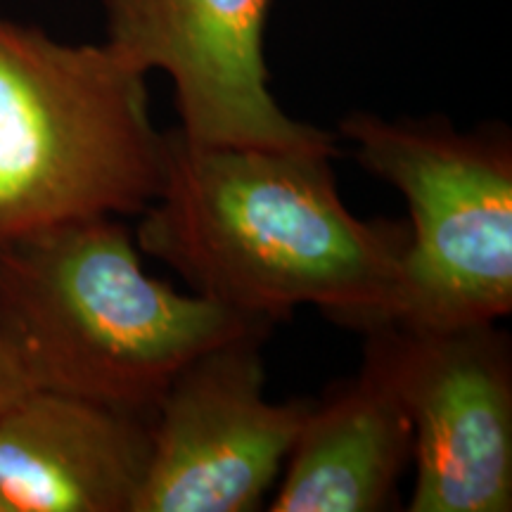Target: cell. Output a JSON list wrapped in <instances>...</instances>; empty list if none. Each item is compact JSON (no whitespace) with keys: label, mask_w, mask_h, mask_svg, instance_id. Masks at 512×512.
<instances>
[{"label":"cell","mask_w":512,"mask_h":512,"mask_svg":"<svg viewBox=\"0 0 512 512\" xmlns=\"http://www.w3.org/2000/svg\"><path fill=\"white\" fill-rule=\"evenodd\" d=\"M164 136V181L138 228L145 254L247 316L275 323L311 304L349 328L387 325L408 230L344 207L337 150Z\"/></svg>","instance_id":"cell-1"},{"label":"cell","mask_w":512,"mask_h":512,"mask_svg":"<svg viewBox=\"0 0 512 512\" xmlns=\"http://www.w3.org/2000/svg\"><path fill=\"white\" fill-rule=\"evenodd\" d=\"M271 328L150 278L117 216L0 240V330L34 389L155 415L192 358Z\"/></svg>","instance_id":"cell-2"},{"label":"cell","mask_w":512,"mask_h":512,"mask_svg":"<svg viewBox=\"0 0 512 512\" xmlns=\"http://www.w3.org/2000/svg\"><path fill=\"white\" fill-rule=\"evenodd\" d=\"M164 164L143 72L107 43L72 46L0 17V240L143 214Z\"/></svg>","instance_id":"cell-3"},{"label":"cell","mask_w":512,"mask_h":512,"mask_svg":"<svg viewBox=\"0 0 512 512\" xmlns=\"http://www.w3.org/2000/svg\"><path fill=\"white\" fill-rule=\"evenodd\" d=\"M363 169L411 211L387 325L453 330L512 311V145L503 131L351 114L339 126Z\"/></svg>","instance_id":"cell-4"},{"label":"cell","mask_w":512,"mask_h":512,"mask_svg":"<svg viewBox=\"0 0 512 512\" xmlns=\"http://www.w3.org/2000/svg\"><path fill=\"white\" fill-rule=\"evenodd\" d=\"M252 330L185 366L155 408L152 456L133 512H249L290 456L311 401L264 396Z\"/></svg>","instance_id":"cell-5"},{"label":"cell","mask_w":512,"mask_h":512,"mask_svg":"<svg viewBox=\"0 0 512 512\" xmlns=\"http://www.w3.org/2000/svg\"><path fill=\"white\" fill-rule=\"evenodd\" d=\"M413 422L411 512L512 510V347L496 323L380 325Z\"/></svg>","instance_id":"cell-6"},{"label":"cell","mask_w":512,"mask_h":512,"mask_svg":"<svg viewBox=\"0 0 512 512\" xmlns=\"http://www.w3.org/2000/svg\"><path fill=\"white\" fill-rule=\"evenodd\" d=\"M107 46L176 91L178 131L200 145L337 150L335 138L294 121L268 91L264 29L271 0H100Z\"/></svg>","instance_id":"cell-7"},{"label":"cell","mask_w":512,"mask_h":512,"mask_svg":"<svg viewBox=\"0 0 512 512\" xmlns=\"http://www.w3.org/2000/svg\"><path fill=\"white\" fill-rule=\"evenodd\" d=\"M152 418L31 389L0 413L5 512H133L150 467Z\"/></svg>","instance_id":"cell-8"},{"label":"cell","mask_w":512,"mask_h":512,"mask_svg":"<svg viewBox=\"0 0 512 512\" xmlns=\"http://www.w3.org/2000/svg\"><path fill=\"white\" fill-rule=\"evenodd\" d=\"M408 463H413V422L387 339L373 328L361 370L311 401L271 510H387Z\"/></svg>","instance_id":"cell-9"},{"label":"cell","mask_w":512,"mask_h":512,"mask_svg":"<svg viewBox=\"0 0 512 512\" xmlns=\"http://www.w3.org/2000/svg\"><path fill=\"white\" fill-rule=\"evenodd\" d=\"M31 389L34 387L29 384L15 351H12L10 342L5 339L3 330H0V413L8 411L12 403L22 399Z\"/></svg>","instance_id":"cell-10"},{"label":"cell","mask_w":512,"mask_h":512,"mask_svg":"<svg viewBox=\"0 0 512 512\" xmlns=\"http://www.w3.org/2000/svg\"><path fill=\"white\" fill-rule=\"evenodd\" d=\"M0 512H5V508H3V503H0Z\"/></svg>","instance_id":"cell-11"}]
</instances>
